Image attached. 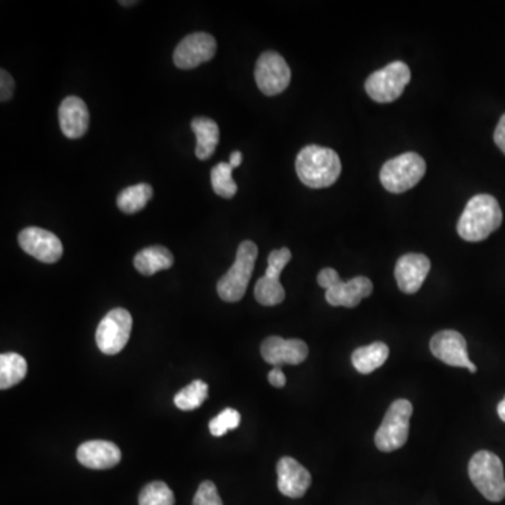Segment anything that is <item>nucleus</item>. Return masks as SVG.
Instances as JSON below:
<instances>
[{
  "mask_svg": "<svg viewBox=\"0 0 505 505\" xmlns=\"http://www.w3.org/2000/svg\"><path fill=\"white\" fill-rule=\"evenodd\" d=\"M60 126L63 136L70 139L82 138L90 124V114L82 98L70 96L60 106Z\"/></svg>",
  "mask_w": 505,
  "mask_h": 505,
  "instance_id": "nucleus-19",
  "label": "nucleus"
},
{
  "mask_svg": "<svg viewBox=\"0 0 505 505\" xmlns=\"http://www.w3.org/2000/svg\"><path fill=\"white\" fill-rule=\"evenodd\" d=\"M296 173L304 185L311 189H326L341 174V161L333 149L309 145L296 156Z\"/></svg>",
  "mask_w": 505,
  "mask_h": 505,
  "instance_id": "nucleus-2",
  "label": "nucleus"
},
{
  "mask_svg": "<svg viewBox=\"0 0 505 505\" xmlns=\"http://www.w3.org/2000/svg\"><path fill=\"white\" fill-rule=\"evenodd\" d=\"M19 245L27 255L42 263H57L63 255V246L60 238L42 228H25L19 235Z\"/></svg>",
  "mask_w": 505,
  "mask_h": 505,
  "instance_id": "nucleus-14",
  "label": "nucleus"
},
{
  "mask_svg": "<svg viewBox=\"0 0 505 505\" xmlns=\"http://www.w3.org/2000/svg\"><path fill=\"white\" fill-rule=\"evenodd\" d=\"M152 197H154V190L151 185L141 182L119 192L117 205L126 214H136L148 205Z\"/></svg>",
  "mask_w": 505,
  "mask_h": 505,
  "instance_id": "nucleus-24",
  "label": "nucleus"
},
{
  "mask_svg": "<svg viewBox=\"0 0 505 505\" xmlns=\"http://www.w3.org/2000/svg\"><path fill=\"white\" fill-rule=\"evenodd\" d=\"M291 250L286 248L271 251L268 267L264 276L256 284L255 296L263 306H276L285 299V289L280 281L281 273L291 260Z\"/></svg>",
  "mask_w": 505,
  "mask_h": 505,
  "instance_id": "nucleus-10",
  "label": "nucleus"
},
{
  "mask_svg": "<svg viewBox=\"0 0 505 505\" xmlns=\"http://www.w3.org/2000/svg\"><path fill=\"white\" fill-rule=\"evenodd\" d=\"M389 358V347L385 342H372L355 350L351 355L352 365L360 374H370L382 367Z\"/></svg>",
  "mask_w": 505,
  "mask_h": 505,
  "instance_id": "nucleus-22",
  "label": "nucleus"
},
{
  "mask_svg": "<svg viewBox=\"0 0 505 505\" xmlns=\"http://www.w3.org/2000/svg\"><path fill=\"white\" fill-rule=\"evenodd\" d=\"M192 128L197 136L195 156L200 161H207L217 151L218 144H220V126L214 119L198 117V118L192 119Z\"/></svg>",
  "mask_w": 505,
  "mask_h": 505,
  "instance_id": "nucleus-20",
  "label": "nucleus"
},
{
  "mask_svg": "<svg viewBox=\"0 0 505 505\" xmlns=\"http://www.w3.org/2000/svg\"><path fill=\"white\" fill-rule=\"evenodd\" d=\"M174 494L164 482H152L142 489L139 505H174Z\"/></svg>",
  "mask_w": 505,
  "mask_h": 505,
  "instance_id": "nucleus-27",
  "label": "nucleus"
},
{
  "mask_svg": "<svg viewBox=\"0 0 505 505\" xmlns=\"http://www.w3.org/2000/svg\"><path fill=\"white\" fill-rule=\"evenodd\" d=\"M431 261L427 256L408 253L398 258L395 276L397 286L405 294H416L430 273Z\"/></svg>",
  "mask_w": 505,
  "mask_h": 505,
  "instance_id": "nucleus-16",
  "label": "nucleus"
},
{
  "mask_svg": "<svg viewBox=\"0 0 505 505\" xmlns=\"http://www.w3.org/2000/svg\"><path fill=\"white\" fill-rule=\"evenodd\" d=\"M317 283L326 289V301L332 306L355 308L374 291L372 281L367 276H355L352 280L341 281L334 268L322 270L317 276Z\"/></svg>",
  "mask_w": 505,
  "mask_h": 505,
  "instance_id": "nucleus-5",
  "label": "nucleus"
},
{
  "mask_svg": "<svg viewBox=\"0 0 505 505\" xmlns=\"http://www.w3.org/2000/svg\"><path fill=\"white\" fill-rule=\"evenodd\" d=\"M192 505H223L217 486L212 482H202L192 500Z\"/></svg>",
  "mask_w": 505,
  "mask_h": 505,
  "instance_id": "nucleus-29",
  "label": "nucleus"
},
{
  "mask_svg": "<svg viewBox=\"0 0 505 505\" xmlns=\"http://www.w3.org/2000/svg\"><path fill=\"white\" fill-rule=\"evenodd\" d=\"M268 382L273 385L274 388H284L286 385V378L284 375L281 367H274L268 374Z\"/></svg>",
  "mask_w": 505,
  "mask_h": 505,
  "instance_id": "nucleus-31",
  "label": "nucleus"
},
{
  "mask_svg": "<svg viewBox=\"0 0 505 505\" xmlns=\"http://www.w3.org/2000/svg\"><path fill=\"white\" fill-rule=\"evenodd\" d=\"M208 397V385L204 380H194L189 387L182 388L174 396V405L182 411H192L200 407Z\"/></svg>",
  "mask_w": 505,
  "mask_h": 505,
  "instance_id": "nucleus-25",
  "label": "nucleus"
},
{
  "mask_svg": "<svg viewBox=\"0 0 505 505\" xmlns=\"http://www.w3.org/2000/svg\"><path fill=\"white\" fill-rule=\"evenodd\" d=\"M121 5H134L136 2H119Z\"/></svg>",
  "mask_w": 505,
  "mask_h": 505,
  "instance_id": "nucleus-35",
  "label": "nucleus"
},
{
  "mask_svg": "<svg viewBox=\"0 0 505 505\" xmlns=\"http://www.w3.org/2000/svg\"><path fill=\"white\" fill-rule=\"evenodd\" d=\"M308 345L298 339L285 340L283 337L273 336L264 340L261 344L264 361L274 367L302 364L308 358Z\"/></svg>",
  "mask_w": 505,
  "mask_h": 505,
  "instance_id": "nucleus-15",
  "label": "nucleus"
},
{
  "mask_svg": "<svg viewBox=\"0 0 505 505\" xmlns=\"http://www.w3.org/2000/svg\"><path fill=\"white\" fill-rule=\"evenodd\" d=\"M413 405L406 398H398L388 408L387 415L375 434V445L379 451L393 452L407 443Z\"/></svg>",
  "mask_w": 505,
  "mask_h": 505,
  "instance_id": "nucleus-7",
  "label": "nucleus"
},
{
  "mask_svg": "<svg viewBox=\"0 0 505 505\" xmlns=\"http://www.w3.org/2000/svg\"><path fill=\"white\" fill-rule=\"evenodd\" d=\"M257 255V246L250 240L238 245L235 263L218 283V295L222 301L238 302L245 296Z\"/></svg>",
  "mask_w": 505,
  "mask_h": 505,
  "instance_id": "nucleus-4",
  "label": "nucleus"
},
{
  "mask_svg": "<svg viewBox=\"0 0 505 505\" xmlns=\"http://www.w3.org/2000/svg\"><path fill=\"white\" fill-rule=\"evenodd\" d=\"M243 161V154L242 152L235 151L232 154H230V162L229 164L232 166V169H236V167L240 166Z\"/></svg>",
  "mask_w": 505,
  "mask_h": 505,
  "instance_id": "nucleus-33",
  "label": "nucleus"
},
{
  "mask_svg": "<svg viewBox=\"0 0 505 505\" xmlns=\"http://www.w3.org/2000/svg\"><path fill=\"white\" fill-rule=\"evenodd\" d=\"M278 490L289 499H301L312 484V476L306 469L294 458L280 459L276 464Z\"/></svg>",
  "mask_w": 505,
  "mask_h": 505,
  "instance_id": "nucleus-17",
  "label": "nucleus"
},
{
  "mask_svg": "<svg viewBox=\"0 0 505 505\" xmlns=\"http://www.w3.org/2000/svg\"><path fill=\"white\" fill-rule=\"evenodd\" d=\"M217 52V42L208 33L187 35L177 45L173 60L180 70H192L212 60Z\"/></svg>",
  "mask_w": 505,
  "mask_h": 505,
  "instance_id": "nucleus-13",
  "label": "nucleus"
},
{
  "mask_svg": "<svg viewBox=\"0 0 505 505\" xmlns=\"http://www.w3.org/2000/svg\"><path fill=\"white\" fill-rule=\"evenodd\" d=\"M27 361L16 352L0 355V389L6 390L22 382L27 375Z\"/></svg>",
  "mask_w": 505,
  "mask_h": 505,
  "instance_id": "nucleus-23",
  "label": "nucleus"
},
{
  "mask_svg": "<svg viewBox=\"0 0 505 505\" xmlns=\"http://www.w3.org/2000/svg\"><path fill=\"white\" fill-rule=\"evenodd\" d=\"M497 413H499L500 418H501V420L505 423V397L499 403Z\"/></svg>",
  "mask_w": 505,
  "mask_h": 505,
  "instance_id": "nucleus-34",
  "label": "nucleus"
},
{
  "mask_svg": "<svg viewBox=\"0 0 505 505\" xmlns=\"http://www.w3.org/2000/svg\"><path fill=\"white\" fill-rule=\"evenodd\" d=\"M469 476L472 483L491 502L505 499V479L502 462L496 454L479 451L469 462Z\"/></svg>",
  "mask_w": 505,
  "mask_h": 505,
  "instance_id": "nucleus-3",
  "label": "nucleus"
},
{
  "mask_svg": "<svg viewBox=\"0 0 505 505\" xmlns=\"http://www.w3.org/2000/svg\"><path fill=\"white\" fill-rule=\"evenodd\" d=\"M76 458L85 468L106 471L121 462V451L110 441H88L79 446Z\"/></svg>",
  "mask_w": 505,
  "mask_h": 505,
  "instance_id": "nucleus-18",
  "label": "nucleus"
},
{
  "mask_svg": "<svg viewBox=\"0 0 505 505\" xmlns=\"http://www.w3.org/2000/svg\"><path fill=\"white\" fill-rule=\"evenodd\" d=\"M426 161L415 152L393 157L380 170V182L393 194L408 192L420 182L426 174Z\"/></svg>",
  "mask_w": 505,
  "mask_h": 505,
  "instance_id": "nucleus-6",
  "label": "nucleus"
},
{
  "mask_svg": "<svg viewBox=\"0 0 505 505\" xmlns=\"http://www.w3.org/2000/svg\"><path fill=\"white\" fill-rule=\"evenodd\" d=\"M430 350L449 367L468 368L472 374L477 372L476 365L469 360L468 344L461 333L455 330H443L431 339Z\"/></svg>",
  "mask_w": 505,
  "mask_h": 505,
  "instance_id": "nucleus-12",
  "label": "nucleus"
},
{
  "mask_svg": "<svg viewBox=\"0 0 505 505\" xmlns=\"http://www.w3.org/2000/svg\"><path fill=\"white\" fill-rule=\"evenodd\" d=\"M2 79H0V100L7 101L12 98L13 91H14V80L6 70H2Z\"/></svg>",
  "mask_w": 505,
  "mask_h": 505,
  "instance_id": "nucleus-30",
  "label": "nucleus"
},
{
  "mask_svg": "<svg viewBox=\"0 0 505 505\" xmlns=\"http://www.w3.org/2000/svg\"><path fill=\"white\" fill-rule=\"evenodd\" d=\"M174 263V257L169 248L164 246H152L139 251L134 258V266L142 276H154L159 271L169 270Z\"/></svg>",
  "mask_w": 505,
  "mask_h": 505,
  "instance_id": "nucleus-21",
  "label": "nucleus"
},
{
  "mask_svg": "<svg viewBox=\"0 0 505 505\" xmlns=\"http://www.w3.org/2000/svg\"><path fill=\"white\" fill-rule=\"evenodd\" d=\"M132 316L123 308L113 309L103 317L96 332L98 350L106 355L123 351L131 337Z\"/></svg>",
  "mask_w": 505,
  "mask_h": 505,
  "instance_id": "nucleus-9",
  "label": "nucleus"
},
{
  "mask_svg": "<svg viewBox=\"0 0 505 505\" xmlns=\"http://www.w3.org/2000/svg\"><path fill=\"white\" fill-rule=\"evenodd\" d=\"M502 223V210L493 195H474L464 207L458 222V233L466 242H482L496 232Z\"/></svg>",
  "mask_w": 505,
  "mask_h": 505,
  "instance_id": "nucleus-1",
  "label": "nucleus"
},
{
  "mask_svg": "<svg viewBox=\"0 0 505 505\" xmlns=\"http://www.w3.org/2000/svg\"><path fill=\"white\" fill-rule=\"evenodd\" d=\"M494 142H496L500 151L505 154V114L500 118L499 124H497L496 132H494Z\"/></svg>",
  "mask_w": 505,
  "mask_h": 505,
  "instance_id": "nucleus-32",
  "label": "nucleus"
},
{
  "mask_svg": "<svg viewBox=\"0 0 505 505\" xmlns=\"http://www.w3.org/2000/svg\"><path fill=\"white\" fill-rule=\"evenodd\" d=\"M410 79V68L405 62L396 61L372 73L365 82V90L377 103H392L403 95Z\"/></svg>",
  "mask_w": 505,
  "mask_h": 505,
  "instance_id": "nucleus-8",
  "label": "nucleus"
},
{
  "mask_svg": "<svg viewBox=\"0 0 505 505\" xmlns=\"http://www.w3.org/2000/svg\"><path fill=\"white\" fill-rule=\"evenodd\" d=\"M240 415L235 408H225L217 417L210 421V431L214 436H223L228 431L235 430L240 426Z\"/></svg>",
  "mask_w": 505,
  "mask_h": 505,
  "instance_id": "nucleus-28",
  "label": "nucleus"
},
{
  "mask_svg": "<svg viewBox=\"0 0 505 505\" xmlns=\"http://www.w3.org/2000/svg\"><path fill=\"white\" fill-rule=\"evenodd\" d=\"M233 169L229 164H220L210 170V182H212V189L215 194L223 198H233L238 192V184L232 177Z\"/></svg>",
  "mask_w": 505,
  "mask_h": 505,
  "instance_id": "nucleus-26",
  "label": "nucleus"
},
{
  "mask_svg": "<svg viewBox=\"0 0 505 505\" xmlns=\"http://www.w3.org/2000/svg\"><path fill=\"white\" fill-rule=\"evenodd\" d=\"M255 78L261 93L266 96H276L288 88L291 82V70L280 54L268 51L258 58Z\"/></svg>",
  "mask_w": 505,
  "mask_h": 505,
  "instance_id": "nucleus-11",
  "label": "nucleus"
}]
</instances>
